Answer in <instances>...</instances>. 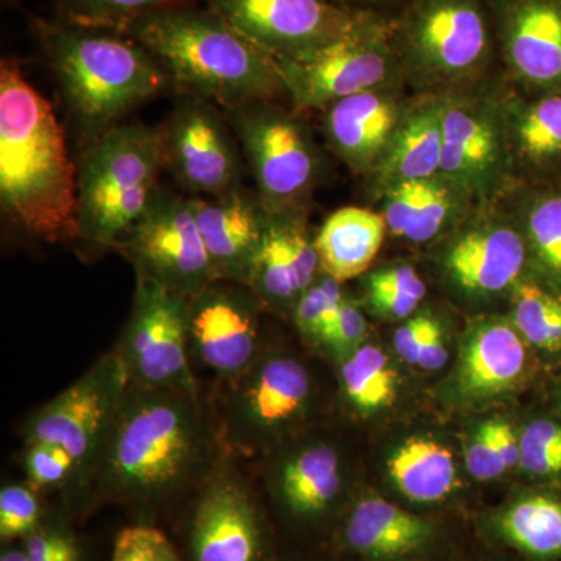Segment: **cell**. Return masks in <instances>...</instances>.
I'll return each instance as SVG.
<instances>
[{
    "mask_svg": "<svg viewBox=\"0 0 561 561\" xmlns=\"http://www.w3.org/2000/svg\"><path fill=\"white\" fill-rule=\"evenodd\" d=\"M438 271L467 301L512 295L527 278V250L515 216L504 201L478 206L440 241Z\"/></svg>",
    "mask_w": 561,
    "mask_h": 561,
    "instance_id": "obj_14",
    "label": "cell"
},
{
    "mask_svg": "<svg viewBox=\"0 0 561 561\" xmlns=\"http://www.w3.org/2000/svg\"><path fill=\"white\" fill-rule=\"evenodd\" d=\"M21 465L25 481L47 496L58 494L60 504L77 519L81 491L80 470L68 451L51 443H24Z\"/></svg>",
    "mask_w": 561,
    "mask_h": 561,
    "instance_id": "obj_35",
    "label": "cell"
},
{
    "mask_svg": "<svg viewBox=\"0 0 561 561\" xmlns=\"http://www.w3.org/2000/svg\"><path fill=\"white\" fill-rule=\"evenodd\" d=\"M446 362H448V348H446L445 337H443L442 323L435 320L426 343L421 350L419 367L423 370L435 371L445 367Z\"/></svg>",
    "mask_w": 561,
    "mask_h": 561,
    "instance_id": "obj_48",
    "label": "cell"
},
{
    "mask_svg": "<svg viewBox=\"0 0 561 561\" xmlns=\"http://www.w3.org/2000/svg\"><path fill=\"white\" fill-rule=\"evenodd\" d=\"M184 561H273L271 515L245 463L225 454L175 522Z\"/></svg>",
    "mask_w": 561,
    "mask_h": 561,
    "instance_id": "obj_8",
    "label": "cell"
},
{
    "mask_svg": "<svg viewBox=\"0 0 561 561\" xmlns=\"http://www.w3.org/2000/svg\"><path fill=\"white\" fill-rule=\"evenodd\" d=\"M280 79L298 110L324 111L341 99L404 83L393 46L391 18L359 10L337 38L297 57L279 58Z\"/></svg>",
    "mask_w": 561,
    "mask_h": 561,
    "instance_id": "obj_9",
    "label": "cell"
},
{
    "mask_svg": "<svg viewBox=\"0 0 561 561\" xmlns=\"http://www.w3.org/2000/svg\"><path fill=\"white\" fill-rule=\"evenodd\" d=\"M260 461L262 497L276 516L301 529H317L334 518L348 483L334 443L290 440Z\"/></svg>",
    "mask_w": 561,
    "mask_h": 561,
    "instance_id": "obj_17",
    "label": "cell"
},
{
    "mask_svg": "<svg viewBox=\"0 0 561 561\" xmlns=\"http://www.w3.org/2000/svg\"><path fill=\"white\" fill-rule=\"evenodd\" d=\"M489 5L504 80L524 94H561V0Z\"/></svg>",
    "mask_w": 561,
    "mask_h": 561,
    "instance_id": "obj_19",
    "label": "cell"
},
{
    "mask_svg": "<svg viewBox=\"0 0 561 561\" xmlns=\"http://www.w3.org/2000/svg\"><path fill=\"white\" fill-rule=\"evenodd\" d=\"M368 305L378 316L390 317V319L404 320L411 319L421 302L419 298L402 294H367Z\"/></svg>",
    "mask_w": 561,
    "mask_h": 561,
    "instance_id": "obj_46",
    "label": "cell"
},
{
    "mask_svg": "<svg viewBox=\"0 0 561 561\" xmlns=\"http://www.w3.org/2000/svg\"><path fill=\"white\" fill-rule=\"evenodd\" d=\"M121 33L146 47L187 95L225 111L287 94L275 58L209 7L154 11Z\"/></svg>",
    "mask_w": 561,
    "mask_h": 561,
    "instance_id": "obj_3",
    "label": "cell"
},
{
    "mask_svg": "<svg viewBox=\"0 0 561 561\" xmlns=\"http://www.w3.org/2000/svg\"><path fill=\"white\" fill-rule=\"evenodd\" d=\"M190 300L154 280L136 276L130 319L114 351L128 383L147 389L203 393L187 351Z\"/></svg>",
    "mask_w": 561,
    "mask_h": 561,
    "instance_id": "obj_13",
    "label": "cell"
},
{
    "mask_svg": "<svg viewBox=\"0 0 561 561\" xmlns=\"http://www.w3.org/2000/svg\"><path fill=\"white\" fill-rule=\"evenodd\" d=\"M391 83L341 99L323 111V133L332 153L351 173L367 179L389 150L412 95Z\"/></svg>",
    "mask_w": 561,
    "mask_h": 561,
    "instance_id": "obj_21",
    "label": "cell"
},
{
    "mask_svg": "<svg viewBox=\"0 0 561 561\" xmlns=\"http://www.w3.org/2000/svg\"><path fill=\"white\" fill-rule=\"evenodd\" d=\"M273 561H280V560H279V559H275V560H273Z\"/></svg>",
    "mask_w": 561,
    "mask_h": 561,
    "instance_id": "obj_52",
    "label": "cell"
},
{
    "mask_svg": "<svg viewBox=\"0 0 561 561\" xmlns=\"http://www.w3.org/2000/svg\"><path fill=\"white\" fill-rule=\"evenodd\" d=\"M390 18L402 80L415 94L463 90L501 70L489 0H404Z\"/></svg>",
    "mask_w": 561,
    "mask_h": 561,
    "instance_id": "obj_5",
    "label": "cell"
},
{
    "mask_svg": "<svg viewBox=\"0 0 561 561\" xmlns=\"http://www.w3.org/2000/svg\"><path fill=\"white\" fill-rule=\"evenodd\" d=\"M225 454L205 393L128 383L88 479L80 519L114 505L133 524L173 523Z\"/></svg>",
    "mask_w": 561,
    "mask_h": 561,
    "instance_id": "obj_1",
    "label": "cell"
},
{
    "mask_svg": "<svg viewBox=\"0 0 561 561\" xmlns=\"http://www.w3.org/2000/svg\"><path fill=\"white\" fill-rule=\"evenodd\" d=\"M345 297L343 283L321 272L290 313L295 328L306 342L320 345L321 339L337 319Z\"/></svg>",
    "mask_w": 561,
    "mask_h": 561,
    "instance_id": "obj_40",
    "label": "cell"
},
{
    "mask_svg": "<svg viewBox=\"0 0 561 561\" xmlns=\"http://www.w3.org/2000/svg\"><path fill=\"white\" fill-rule=\"evenodd\" d=\"M316 394L306 362L265 343L249 370L206 398L225 449L247 465L294 440L311 416Z\"/></svg>",
    "mask_w": 561,
    "mask_h": 561,
    "instance_id": "obj_6",
    "label": "cell"
},
{
    "mask_svg": "<svg viewBox=\"0 0 561 561\" xmlns=\"http://www.w3.org/2000/svg\"><path fill=\"white\" fill-rule=\"evenodd\" d=\"M502 541L530 559L561 561V493L537 490L513 500L493 519Z\"/></svg>",
    "mask_w": 561,
    "mask_h": 561,
    "instance_id": "obj_31",
    "label": "cell"
},
{
    "mask_svg": "<svg viewBox=\"0 0 561 561\" xmlns=\"http://www.w3.org/2000/svg\"><path fill=\"white\" fill-rule=\"evenodd\" d=\"M114 250L130 261L136 276L154 280L187 300L216 280L192 198L158 191Z\"/></svg>",
    "mask_w": 561,
    "mask_h": 561,
    "instance_id": "obj_16",
    "label": "cell"
},
{
    "mask_svg": "<svg viewBox=\"0 0 561 561\" xmlns=\"http://www.w3.org/2000/svg\"><path fill=\"white\" fill-rule=\"evenodd\" d=\"M110 561H184L176 542L161 527L131 524L116 535Z\"/></svg>",
    "mask_w": 561,
    "mask_h": 561,
    "instance_id": "obj_41",
    "label": "cell"
},
{
    "mask_svg": "<svg viewBox=\"0 0 561 561\" xmlns=\"http://www.w3.org/2000/svg\"><path fill=\"white\" fill-rule=\"evenodd\" d=\"M367 328V319H365L359 305L346 295L337 319L321 339L319 346L327 350L337 362H342L364 345Z\"/></svg>",
    "mask_w": 561,
    "mask_h": 561,
    "instance_id": "obj_42",
    "label": "cell"
},
{
    "mask_svg": "<svg viewBox=\"0 0 561 561\" xmlns=\"http://www.w3.org/2000/svg\"><path fill=\"white\" fill-rule=\"evenodd\" d=\"M271 214L308 213L324 175V158L311 128L275 102L225 111Z\"/></svg>",
    "mask_w": 561,
    "mask_h": 561,
    "instance_id": "obj_10",
    "label": "cell"
},
{
    "mask_svg": "<svg viewBox=\"0 0 561 561\" xmlns=\"http://www.w3.org/2000/svg\"><path fill=\"white\" fill-rule=\"evenodd\" d=\"M491 434H493L494 443L502 460H504L507 470L519 467V456H522V440H519L518 432L513 430L512 424L504 420H490Z\"/></svg>",
    "mask_w": 561,
    "mask_h": 561,
    "instance_id": "obj_47",
    "label": "cell"
},
{
    "mask_svg": "<svg viewBox=\"0 0 561 561\" xmlns=\"http://www.w3.org/2000/svg\"><path fill=\"white\" fill-rule=\"evenodd\" d=\"M435 320L437 319L431 313H419L398 328L394 332L393 345L402 360L411 365H419L421 350L426 343Z\"/></svg>",
    "mask_w": 561,
    "mask_h": 561,
    "instance_id": "obj_45",
    "label": "cell"
},
{
    "mask_svg": "<svg viewBox=\"0 0 561 561\" xmlns=\"http://www.w3.org/2000/svg\"><path fill=\"white\" fill-rule=\"evenodd\" d=\"M164 169L161 128L116 125L95 138L79 168V238L114 249L149 208Z\"/></svg>",
    "mask_w": 561,
    "mask_h": 561,
    "instance_id": "obj_7",
    "label": "cell"
},
{
    "mask_svg": "<svg viewBox=\"0 0 561 561\" xmlns=\"http://www.w3.org/2000/svg\"><path fill=\"white\" fill-rule=\"evenodd\" d=\"M501 70L482 83L440 95L442 173L479 206L516 191L500 105Z\"/></svg>",
    "mask_w": 561,
    "mask_h": 561,
    "instance_id": "obj_11",
    "label": "cell"
},
{
    "mask_svg": "<svg viewBox=\"0 0 561 561\" xmlns=\"http://www.w3.org/2000/svg\"><path fill=\"white\" fill-rule=\"evenodd\" d=\"M195 0H55L60 20L83 27L121 32L146 14L173 7L191 5Z\"/></svg>",
    "mask_w": 561,
    "mask_h": 561,
    "instance_id": "obj_36",
    "label": "cell"
},
{
    "mask_svg": "<svg viewBox=\"0 0 561 561\" xmlns=\"http://www.w3.org/2000/svg\"><path fill=\"white\" fill-rule=\"evenodd\" d=\"M342 400L357 415H370L397 400V373L379 346L365 342L339 362Z\"/></svg>",
    "mask_w": 561,
    "mask_h": 561,
    "instance_id": "obj_33",
    "label": "cell"
},
{
    "mask_svg": "<svg viewBox=\"0 0 561 561\" xmlns=\"http://www.w3.org/2000/svg\"><path fill=\"white\" fill-rule=\"evenodd\" d=\"M504 202L526 242L527 279L561 294V184L519 187Z\"/></svg>",
    "mask_w": 561,
    "mask_h": 561,
    "instance_id": "obj_29",
    "label": "cell"
},
{
    "mask_svg": "<svg viewBox=\"0 0 561 561\" xmlns=\"http://www.w3.org/2000/svg\"><path fill=\"white\" fill-rule=\"evenodd\" d=\"M387 468L397 489L420 504L445 501L457 486L453 453L432 438H409L398 446Z\"/></svg>",
    "mask_w": 561,
    "mask_h": 561,
    "instance_id": "obj_32",
    "label": "cell"
},
{
    "mask_svg": "<svg viewBox=\"0 0 561 561\" xmlns=\"http://www.w3.org/2000/svg\"><path fill=\"white\" fill-rule=\"evenodd\" d=\"M391 238L427 245L449 234L478 208L470 194L443 173L397 184L379 198Z\"/></svg>",
    "mask_w": 561,
    "mask_h": 561,
    "instance_id": "obj_25",
    "label": "cell"
},
{
    "mask_svg": "<svg viewBox=\"0 0 561 561\" xmlns=\"http://www.w3.org/2000/svg\"><path fill=\"white\" fill-rule=\"evenodd\" d=\"M553 405H556V411L561 416V375L556 387H553Z\"/></svg>",
    "mask_w": 561,
    "mask_h": 561,
    "instance_id": "obj_51",
    "label": "cell"
},
{
    "mask_svg": "<svg viewBox=\"0 0 561 561\" xmlns=\"http://www.w3.org/2000/svg\"><path fill=\"white\" fill-rule=\"evenodd\" d=\"M519 467L535 481L561 486V416H540L529 421L522 434Z\"/></svg>",
    "mask_w": 561,
    "mask_h": 561,
    "instance_id": "obj_37",
    "label": "cell"
},
{
    "mask_svg": "<svg viewBox=\"0 0 561 561\" xmlns=\"http://www.w3.org/2000/svg\"><path fill=\"white\" fill-rule=\"evenodd\" d=\"M467 468L472 478L481 482L493 481L507 471L491 434L489 421L479 427L468 446Z\"/></svg>",
    "mask_w": 561,
    "mask_h": 561,
    "instance_id": "obj_43",
    "label": "cell"
},
{
    "mask_svg": "<svg viewBox=\"0 0 561 561\" xmlns=\"http://www.w3.org/2000/svg\"><path fill=\"white\" fill-rule=\"evenodd\" d=\"M367 294H402L411 295L423 301L426 298L427 286L420 273L409 264L390 265L371 272L365 279Z\"/></svg>",
    "mask_w": 561,
    "mask_h": 561,
    "instance_id": "obj_44",
    "label": "cell"
},
{
    "mask_svg": "<svg viewBox=\"0 0 561 561\" xmlns=\"http://www.w3.org/2000/svg\"><path fill=\"white\" fill-rule=\"evenodd\" d=\"M76 522L65 505H54L46 522L21 541L28 561H90V549Z\"/></svg>",
    "mask_w": 561,
    "mask_h": 561,
    "instance_id": "obj_38",
    "label": "cell"
},
{
    "mask_svg": "<svg viewBox=\"0 0 561 561\" xmlns=\"http://www.w3.org/2000/svg\"><path fill=\"white\" fill-rule=\"evenodd\" d=\"M161 130L165 168L187 191L217 197L242 187L238 138L217 105L186 95Z\"/></svg>",
    "mask_w": 561,
    "mask_h": 561,
    "instance_id": "obj_18",
    "label": "cell"
},
{
    "mask_svg": "<svg viewBox=\"0 0 561 561\" xmlns=\"http://www.w3.org/2000/svg\"><path fill=\"white\" fill-rule=\"evenodd\" d=\"M527 346L511 320L490 317L474 321L461 351L460 390L470 398L512 390L526 375Z\"/></svg>",
    "mask_w": 561,
    "mask_h": 561,
    "instance_id": "obj_27",
    "label": "cell"
},
{
    "mask_svg": "<svg viewBox=\"0 0 561 561\" xmlns=\"http://www.w3.org/2000/svg\"><path fill=\"white\" fill-rule=\"evenodd\" d=\"M443 128L440 95L413 94L404 119L381 162L367 176L371 197L408 181L430 179L442 172Z\"/></svg>",
    "mask_w": 561,
    "mask_h": 561,
    "instance_id": "obj_26",
    "label": "cell"
},
{
    "mask_svg": "<svg viewBox=\"0 0 561 561\" xmlns=\"http://www.w3.org/2000/svg\"><path fill=\"white\" fill-rule=\"evenodd\" d=\"M0 561H28V559L21 542H10V545H2Z\"/></svg>",
    "mask_w": 561,
    "mask_h": 561,
    "instance_id": "obj_49",
    "label": "cell"
},
{
    "mask_svg": "<svg viewBox=\"0 0 561 561\" xmlns=\"http://www.w3.org/2000/svg\"><path fill=\"white\" fill-rule=\"evenodd\" d=\"M127 389V371L116 351L111 350L22 423V442L51 443L76 460L81 479L77 519L88 479L108 440Z\"/></svg>",
    "mask_w": 561,
    "mask_h": 561,
    "instance_id": "obj_12",
    "label": "cell"
},
{
    "mask_svg": "<svg viewBox=\"0 0 561 561\" xmlns=\"http://www.w3.org/2000/svg\"><path fill=\"white\" fill-rule=\"evenodd\" d=\"M192 206L214 278L249 286L271 221L260 195L242 186L217 197L192 198Z\"/></svg>",
    "mask_w": 561,
    "mask_h": 561,
    "instance_id": "obj_23",
    "label": "cell"
},
{
    "mask_svg": "<svg viewBox=\"0 0 561 561\" xmlns=\"http://www.w3.org/2000/svg\"><path fill=\"white\" fill-rule=\"evenodd\" d=\"M32 27L70 108L95 138L171 80L161 62L125 33L61 20H36Z\"/></svg>",
    "mask_w": 561,
    "mask_h": 561,
    "instance_id": "obj_4",
    "label": "cell"
},
{
    "mask_svg": "<svg viewBox=\"0 0 561 561\" xmlns=\"http://www.w3.org/2000/svg\"><path fill=\"white\" fill-rule=\"evenodd\" d=\"M320 275L316 236L309 231L306 213L271 214L249 280L265 311L291 313Z\"/></svg>",
    "mask_w": 561,
    "mask_h": 561,
    "instance_id": "obj_24",
    "label": "cell"
},
{
    "mask_svg": "<svg viewBox=\"0 0 561 561\" xmlns=\"http://www.w3.org/2000/svg\"><path fill=\"white\" fill-rule=\"evenodd\" d=\"M381 210L345 206L332 213L316 234L321 272L346 283L370 271L386 241Z\"/></svg>",
    "mask_w": 561,
    "mask_h": 561,
    "instance_id": "obj_30",
    "label": "cell"
},
{
    "mask_svg": "<svg viewBox=\"0 0 561 561\" xmlns=\"http://www.w3.org/2000/svg\"><path fill=\"white\" fill-rule=\"evenodd\" d=\"M500 105L516 190L561 184V94H524L501 73Z\"/></svg>",
    "mask_w": 561,
    "mask_h": 561,
    "instance_id": "obj_22",
    "label": "cell"
},
{
    "mask_svg": "<svg viewBox=\"0 0 561 561\" xmlns=\"http://www.w3.org/2000/svg\"><path fill=\"white\" fill-rule=\"evenodd\" d=\"M267 312L245 284L213 280L190 300L187 351L201 387L210 391L238 379L265 345L262 313Z\"/></svg>",
    "mask_w": 561,
    "mask_h": 561,
    "instance_id": "obj_15",
    "label": "cell"
},
{
    "mask_svg": "<svg viewBox=\"0 0 561 561\" xmlns=\"http://www.w3.org/2000/svg\"><path fill=\"white\" fill-rule=\"evenodd\" d=\"M54 505L47 494L31 482L7 483L0 490V541L2 545L24 541L46 522Z\"/></svg>",
    "mask_w": 561,
    "mask_h": 561,
    "instance_id": "obj_39",
    "label": "cell"
},
{
    "mask_svg": "<svg viewBox=\"0 0 561 561\" xmlns=\"http://www.w3.org/2000/svg\"><path fill=\"white\" fill-rule=\"evenodd\" d=\"M79 169L51 105L20 61L0 62V203L14 225L49 243L79 238Z\"/></svg>",
    "mask_w": 561,
    "mask_h": 561,
    "instance_id": "obj_2",
    "label": "cell"
},
{
    "mask_svg": "<svg viewBox=\"0 0 561 561\" xmlns=\"http://www.w3.org/2000/svg\"><path fill=\"white\" fill-rule=\"evenodd\" d=\"M206 7L275 60L337 38L360 10L337 0H206Z\"/></svg>",
    "mask_w": 561,
    "mask_h": 561,
    "instance_id": "obj_20",
    "label": "cell"
},
{
    "mask_svg": "<svg viewBox=\"0 0 561 561\" xmlns=\"http://www.w3.org/2000/svg\"><path fill=\"white\" fill-rule=\"evenodd\" d=\"M511 321L527 345L561 353V294L524 279L511 295Z\"/></svg>",
    "mask_w": 561,
    "mask_h": 561,
    "instance_id": "obj_34",
    "label": "cell"
},
{
    "mask_svg": "<svg viewBox=\"0 0 561 561\" xmlns=\"http://www.w3.org/2000/svg\"><path fill=\"white\" fill-rule=\"evenodd\" d=\"M337 2L351 7V9L378 10V7L389 5L393 2H404V0H337Z\"/></svg>",
    "mask_w": 561,
    "mask_h": 561,
    "instance_id": "obj_50",
    "label": "cell"
},
{
    "mask_svg": "<svg viewBox=\"0 0 561 561\" xmlns=\"http://www.w3.org/2000/svg\"><path fill=\"white\" fill-rule=\"evenodd\" d=\"M434 527L404 508L378 496H365L351 504L339 523V546L365 559H400L423 549Z\"/></svg>",
    "mask_w": 561,
    "mask_h": 561,
    "instance_id": "obj_28",
    "label": "cell"
}]
</instances>
